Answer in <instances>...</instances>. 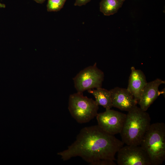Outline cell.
Instances as JSON below:
<instances>
[{"mask_svg":"<svg viewBox=\"0 0 165 165\" xmlns=\"http://www.w3.org/2000/svg\"><path fill=\"white\" fill-rule=\"evenodd\" d=\"M91 165H116L114 160L108 159H102L94 162L90 164Z\"/></svg>","mask_w":165,"mask_h":165,"instance_id":"cell-14","label":"cell"},{"mask_svg":"<svg viewBox=\"0 0 165 165\" xmlns=\"http://www.w3.org/2000/svg\"><path fill=\"white\" fill-rule=\"evenodd\" d=\"M67 0H48L46 5L48 12H57L63 7Z\"/></svg>","mask_w":165,"mask_h":165,"instance_id":"cell-13","label":"cell"},{"mask_svg":"<svg viewBox=\"0 0 165 165\" xmlns=\"http://www.w3.org/2000/svg\"><path fill=\"white\" fill-rule=\"evenodd\" d=\"M68 109L72 116L82 124L89 122L96 116L99 106L92 98L77 92L70 95Z\"/></svg>","mask_w":165,"mask_h":165,"instance_id":"cell-4","label":"cell"},{"mask_svg":"<svg viewBox=\"0 0 165 165\" xmlns=\"http://www.w3.org/2000/svg\"><path fill=\"white\" fill-rule=\"evenodd\" d=\"M91 0H75L74 3L75 6H81L85 5Z\"/></svg>","mask_w":165,"mask_h":165,"instance_id":"cell-15","label":"cell"},{"mask_svg":"<svg viewBox=\"0 0 165 165\" xmlns=\"http://www.w3.org/2000/svg\"><path fill=\"white\" fill-rule=\"evenodd\" d=\"M104 74L97 67L96 63L80 71L73 78L77 92L101 87Z\"/></svg>","mask_w":165,"mask_h":165,"instance_id":"cell-5","label":"cell"},{"mask_svg":"<svg viewBox=\"0 0 165 165\" xmlns=\"http://www.w3.org/2000/svg\"><path fill=\"white\" fill-rule=\"evenodd\" d=\"M124 144L98 125L81 129L76 140L67 149L58 153L63 161L79 156L90 163L102 159L115 160V155Z\"/></svg>","mask_w":165,"mask_h":165,"instance_id":"cell-1","label":"cell"},{"mask_svg":"<svg viewBox=\"0 0 165 165\" xmlns=\"http://www.w3.org/2000/svg\"><path fill=\"white\" fill-rule=\"evenodd\" d=\"M37 3L42 4L46 0H33Z\"/></svg>","mask_w":165,"mask_h":165,"instance_id":"cell-16","label":"cell"},{"mask_svg":"<svg viewBox=\"0 0 165 165\" xmlns=\"http://www.w3.org/2000/svg\"><path fill=\"white\" fill-rule=\"evenodd\" d=\"M165 83V81L159 78L147 82L138 102L142 110L146 111L160 94H165L164 88L162 91L159 89L160 86Z\"/></svg>","mask_w":165,"mask_h":165,"instance_id":"cell-8","label":"cell"},{"mask_svg":"<svg viewBox=\"0 0 165 165\" xmlns=\"http://www.w3.org/2000/svg\"><path fill=\"white\" fill-rule=\"evenodd\" d=\"M110 91L112 107L128 112L137 106V101L127 89L117 87Z\"/></svg>","mask_w":165,"mask_h":165,"instance_id":"cell-9","label":"cell"},{"mask_svg":"<svg viewBox=\"0 0 165 165\" xmlns=\"http://www.w3.org/2000/svg\"><path fill=\"white\" fill-rule=\"evenodd\" d=\"M140 145L148 155L151 165L162 164L165 160V124H151Z\"/></svg>","mask_w":165,"mask_h":165,"instance_id":"cell-3","label":"cell"},{"mask_svg":"<svg viewBox=\"0 0 165 165\" xmlns=\"http://www.w3.org/2000/svg\"><path fill=\"white\" fill-rule=\"evenodd\" d=\"M126 114L111 109L98 113L96 116L98 125L107 133L113 135L120 133Z\"/></svg>","mask_w":165,"mask_h":165,"instance_id":"cell-7","label":"cell"},{"mask_svg":"<svg viewBox=\"0 0 165 165\" xmlns=\"http://www.w3.org/2000/svg\"><path fill=\"white\" fill-rule=\"evenodd\" d=\"M150 121L149 114L136 106L126 114L119 133L121 141L127 145H140Z\"/></svg>","mask_w":165,"mask_h":165,"instance_id":"cell-2","label":"cell"},{"mask_svg":"<svg viewBox=\"0 0 165 165\" xmlns=\"http://www.w3.org/2000/svg\"><path fill=\"white\" fill-rule=\"evenodd\" d=\"M122 0H102L100 3V10L105 15L109 16L117 12L123 3Z\"/></svg>","mask_w":165,"mask_h":165,"instance_id":"cell-12","label":"cell"},{"mask_svg":"<svg viewBox=\"0 0 165 165\" xmlns=\"http://www.w3.org/2000/svg\"><path fill=\"white\" fill-rule=\"evenodd\" d=\"M123 2L125 1L126 0H122Z\"/></svg>","mask_w":165,"mask_h":165,"instance_id":"cell-18","label":"cell"},{"mask_svg":"<svg viewBox=\"0 0 165 165\" xmlns=\"http://www.w3.org/2000/svg\"><path fill=\"white\" fill-rule=\"evenodd\" d=\"M6 7V5L4 4H2L0 2V8H5Z\"/></svg>","mask_w":165,"mask_h":165,"instance_id":"cell-17","label":"cell"},{"mask_svg":"<svg viewBox=\"0 0 165 165\" xmlns=\"http://www.w3.org/2000/svg\"><path fill=\"white\" fill-rule=\"evenodd\" d=\"M131 70L127 89L138 102L147 82L146 76L141 70L136 69L133 66Z\"/></svg>","mask_w":165,"mask_h":165,"instance_id":"cell-10","label":"cell"},{"mask_svg":"<svg viewBox=\"0 0 165 165\" xmlns=\"http://www.w3.org/2000/svg\"><path fill=\"white\" fill-rule=\"evenodd\" d=\"M117 153L118 165H151L148 155L140 145L123 146Z\"/></svg>","mask_w":165,"mask_h":165,"instance_id":"cell-6","label":"cell"},{"mask_svg":"<svg viewBox=\"0 0 165 165\" xmlns=\"http://www.w3.org/2000/svg\"><path fill=\"white\" fill-rule=\"evenodd\" d=\"M87 91L94 96L95 101L98 105L103 106L106 109H111L112 107L110 90L101 87L89 90Z\"/></svg>","mask_w":165,"mask_h":165,"instance_id":"cell-11","label":"cell"}]
</instances>
